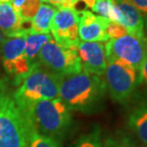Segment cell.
<instances>
[{"mask_svg":"<svg viewBox=\"0 0 147 147\" xmlns=\"http://www.w3.org/2000/svg\"><path fill=\"white\" fill-rule=\"evenodd\" d=\"M91 10L95 12L96 14H98L100 16L106 18L109 21L119 22L117 12H116L114 8L112 7L111 3L108 0H98Z\"/></svg>","mask_w":147,"mask_h":147,"instance_id":"cell-21","label":"cell"},{"mask_svg":"<svg viewBox=\"0 0 147 147\" xmlns=\"http://www.w3.org/2000/svg\"><path fill=\"white\" fill-rule=\"evenodd\" d=\"M0 30L6 37H25L32 34L30 25L21 20L11 2L0 1Z\"/></svg>","mask_w":147,"mask_h":147,"instance_id":"cell-14","label":"cell"},{"mask_svg":"<svg viewBox=\"0 0 147 147\" xmlns=\"http://www.w3.org/2000/svg\"><path fill=\"white\" fill-rule=\"evenodd\" d=\"M2 2H11V0H0Z\"/></svg>","mask_w":147,"mask_h":147,"instance_id":"cell-28","label":"cell"},{"mask_svg":"<svg viewBox=\"0 0 147 147\" xmlns=\"http://www.w3.org/2000/svg\"><path fill=\"white\" fill-rule=\"evenodd\" d=\"M106 34L109 37V39L119 38L121 36H123L125 34H129L127 32L126 28L117 21H108L107 27H106Z\"/></svg>","mask_w":147,"mask_h":147,"instance_id":"cell-22","label":"cell"},{"mask_svg":"<svg viewBox=\"0 0 147 147\" xmlns=\"http://www.w3.org/2000/svg\"><path fill=\"white\" fill-rule=\"evenodd\" d=\"M11 3L21 20L25 24L30 25L42 2L40 0H11Z\"/></svg>","mask_w":147,"mask_h":147,"instance_id":"cell-17","label":"cell"},{"mask_svg":"<svg viewBox=\"0 0 147 147\" xmlns=\"http://www.w3.org/2000/svg\"><path fill=\"white\" fill-rule=\"evenodd\" d=\"M77 52L83 70L96 76L104 77L107 66L104 42H86L80 40L77 45Z\"/></svg>","mask_w":147,"mask_h":147,"instance_id":"cell-10","label":"cell"},{"mask_svg":"<svg viewBox=\"0 0 147 147\" xmlns=\"http://www.w3.org/2000/svg\"><path fill=\"white\" fill-rule=\"evenodd\" d=\"M104 79L112 101L128 104L140 87V71L118 60H107Z\"/></svg>","mask_w":147,"mask_h":147,"instance_id":"cell-5","label":"cell"},{"mask_svg":"<svg viewBox=\"0 0 147 147\" xmlns=\"http://www.w3.org/2000/svg\"><path fill=\"white\" fill-rule=\"evenodd\" d=\"M132 1L142 15L143 22H144L145 33L147 34V0H132Z\"/></svg>","mask_w":147,"mask_h":147,"instance_id":"cell-25","label":"cell"},{"mask_svg":"<svg viewBox=\"0 0 147 147\" xmlns=\"http://www.w3.org/2000/svg\"><path fill=\"white\" fill-rule=\"evenodd\" d=\"M79 21L80 12L77 9L57 8L51 28L53 39L60 45L77 47L80 42Z\"/></svg>","mask_w":147,"mask_h":147,"instance_id":"cell-9","label":"cell"},{"mask_svg":"<svg viewBox=\"0 0 147 147\" xmlns=\"http://www.w3.org/2000/svg\"><path fill=\"white\" fill-rule=\"evenodd\" d=\"M30 131L58 140L63 137L71 125V111L59 98L42 99L24 113Z\"/></svg>","mask_w":147,"mask_h":147,"instance_id":"cell-2","label":"cell"},{"mask_svg":"<svg viewBox=\"0 0 147 147\" xmlns=\"http://www.w3.org/2000/svg\"><path fill=\"white\" fill-rule=\"evenodd\" d=\"M102 147H139L133 135L124 131H118L106 136L102 140Z\"/></svg>","mask_w":147,"mask_h":147,"instance_id":"cell-18","label":"cell"},{"mask_svg":"<svg viewBox=\"0 0 147 147\" xmlns=\"http://www.w3.org/2000/svg\"><path fill=\"white\" fill-rule=\"evenodd\" d=\"M107 94L104 77L82 71L59 77V96L70 111L93 114L104 107Z\"/></svg>","mask_w":147,"mask_h":147,"instance_id":"cell-1","label":"cell"},{"mask_svg":"<svg viewBox=\"0 0 147 147\" xmlns=\"http://www.w3.org/2000/svg\"><path fill=\"white\" fill-rule=\"evenodd\" d=\"M25 37H5L0 48L3 68L13 77L15 86H19L34 68L25 57Z\"/></svg>","mask_w":147,"mask_h":147,"instance_id":"cell-8","label":"cell"},{"mask_svg":"<svg viewBox=\"0 0 147 147\" xmlns=\"http://www.w3.org/2000/svg\"><path fill=\"white\" fill-rule=\"evenodd\" d=\"M29 127L8 80H0V147H28Z\"/></svg>","mask_w":147,"mask_h":147,"instance_id":"cell-3","label":"cell"},{"mask_svg":"<svg viewBox=\"0 0 147 147\" xmlns=\"http://www.w3.org/2000/svg\"><path fill=\"white\" fill-rule=\"evenodd\" d=\"M3 40H4V37H3L2 34L0 33V48H1V45H2V42H3Z\"/></svg>","mask_w":147,"mask_h":147,"instance_id":"cell-27","label":"cell"},{"mask_svg":"<svg viewBox=\"0 0 147 147\" xmlns=\"http://www.w3.org/2000/svg\"><path fill=\"white\" fill-rule=\"evenodd\" d=\"M108 21L100 15H96L89 11L80 12L79 38L86 42H106L109 37L106 34Z\"/></svg>","mask_w":147,"mask_h":147,"instance_id":"cell-12","label":"cell"},{"mask_svg":"<svg viewBox=\"0 0 147 147\" xmlns=\"http://www.w3.org/2000/svg\"><path fill=\"white\" fill-rule=\"evenodd\" d=\"M129 103L127 125L133 137L147 145V95L138 92Z\"/></svg>","mask_w":147,"mask_h":147,"instance_id":"cell-11","label":"cell"},{"mask_svg":"<svg viewBox=\"0 0 147 147\" xmlns=\"http://www.w3.org/2000/svg\"><path fill=\"white\" fill-rule=\"evenodd\" d=\"M102 140L101 127L94 125L88 132L79 137L75 147H102Z\"/></svg>","mask_w":147,"mask_h":147,"instance_id":"cell-19","label":"cell"},{"mask_svg":"<svg viewBox=\"0 0 147 147\" xmlns=\"http://www.w3.org/2000/svg\"><path fill=\"white\" fill-rule=\"evenodd\" d=\"M138 92L147 95V57L140 69V87Z\"/></svg>","mask_w":147,"mask_h":147,"instance_id":"cell-23","label":"cell"},{"mask_svg":"<svg viewBox=\"0 0 147 147\" xmlns=\"http://www.w3.org/2000/svg\"><path fill=\"white\" fill-rule=\"evenodd\" d=\"M41 2L49 3L56 8H67V9H76L78 0H40Z\"/></svg>","mask_w":147,"mask_h":147,"instance_id":"cell-24","label":"cell"},{"mask_svg":"<svg viewBox=\"0 0 147 147\" xmlns=\"http://www.w3.org/2000/svg\"><path fill=\"white\" fill-rule=\"evenodd\" d=\"M13 98L23 114L37 101L59 98V76L38 63L13 91Z\"/></svg>","mask_w":147,"mask_h":147,"instance_id":"cell-4","label":"cell"},{"mask_svg":"<svg viewBox=\"0 0 147 147\" xmlns=\"http://www.w3.org/2000/svg\"><path fill=\"white\" fill-rule=\"evenodd\" d=\"M51 39H52L51 34H30L25 36L26 47L24 55L32 67H35L39 63V53L42 47Z\"/></svg>","mask_w":147,"mask_h":147,"instance_id":"cell-16","label":"cell"},{"mask_svg":"<svg viewBox=\"0 0 147 147\" xmlns=\"http://www.w3.org/2000/svg\"><path fill=\"white\" fill-rule=\"evenodd\" d=\"M140 147H147V145H143V144H142Z\"/></svg>","mask_w":147,"mask_h":147,"instance_id":"cell-29","label":"cell"},{"mask_svg":"<svg viewBox=\"0 0 147 147\" xmlns=\"http://www.w3.org/2000/svg\"><path fill=\"white\" fill-rule=\"evenodd\" d=\"M78 1H81L83 2L84 5H86V8L88 9H92L93 6L96 4V2L98 1V0H78Z\"/></svg>","mask_w":147,"mask_h":147,"instance_id":"cell-26","label":"cell"},{"mask_svg":"<svg viewBox=\"0 0 147 147\" xmlns=\"http://www.w3.org/2000/svg\"><path fill=\"white\" fill-rule=\"evenodd\" d=\"M118 14L119 22L127 32L136 36H145L144 22L132 0H108Z\"/></svg>","mask_w":147,"mask_h":147,"instance_id":"cell-13","label":"cell"},{"mask_svg":"<svg viewBox=\"0 0 147 147\" xmlns=\"http://www.w3.org/2000/svg\"><path fill=\"white\" fill-rule=\"evenodd\" d=\"M105 55L107 60L121 61L140 71L147 57V34H127L119 38L109 39L105 44Z\"/></svg>","mask_w":147,"mask_h":147,"instance_id":"cell-7","label":"cell"},{"mask_svg":"<svg viewBox=\"0 0 147 147\" xmlns=\"http://www.w3.org/2000/svg\"><path fill=\"white\" fill-rule=\"evenodd\" d=\"M28 147H60V144L54 139L41 135L35 131H30Z\"/></svg>","mask_w":147,"mask_h":147,"instance_id":"cell-20","label":"cell"},{"mask_svg":"<svg viewBox=\"0 0 147 147\" xmlns=\"http://www.w3.org/2000/svg\"><path fill=\"white\" fill-rule=\"evenodd\" d=\"M57 8L46 3H41L38 11L30 22L32 34H49L51 23Z\"/></svg>","mask_w":147,"mask_h":147,"instance_id":"cell-15","label":"cell"},{"mask_svg":"<svg viewBox=\"0 0 147 147\" xmlns=\"http://www.w3.org/2000/svg\"><path fill=\"white\" fill-rule=\"evenodd\" d=\"M38 61L42 66L59 77L82 71L77 47L60 45L53 38L42 47Z\"/></svg>","mask_w":147,"mask_h":147,"instance_id":"cell-6","label":"cell"}]
</instances>
